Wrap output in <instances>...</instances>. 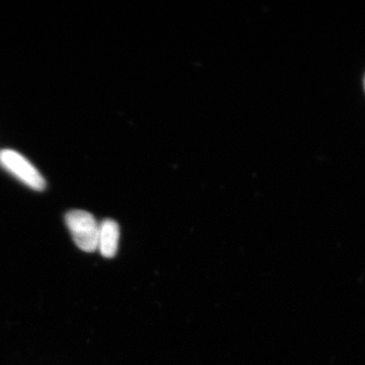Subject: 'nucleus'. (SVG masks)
I'll list each match as a JSON object with an SVG mask.
<instances>
[{"label":"nucleus","instance_id":"f257e3e1","mask_svg":"<svg viewBox=\"0 0 365 365\" xmlns=\"http://www.w3.org/2000/svg\"><path fill=\"white\" fill-rule=\"evenodd\" d=\"M66 222L79 249L88 253L98 250L100 225L90 212L85 210L69 211L66 216Z\"/></svg>","mask_w":365,"mask_h":365},{"label":"nucleus","instance_id":"f03ea898","mask_svg":"<svg viewBox=\"0 0 365 365\" xmlns=\"http://www.w3.org/2000/svg\"><path fill=\"white\" fill-rule=\"evenodd\" d=\"M0 163L31 188L37 191L45 188V181L40 173L32 163L16 151H0Z\"/></svg>","mask_w":365,"mask_h":365},{"label":"nucleus","instance_id":"7ed1b4c3","mask_svg":"<svg viewBox=\"0 0 365 365\" xmlns=\"http://www.w3.org/2000/svg\"><path fill=\"white\" fill-rule=\"evenodd\" d=\"M120 228L116 222L106 220L98 230V250L105 258H113L119 246Z\"/></svg>","mask_w":365,"mask_h":365}]
</instances>
